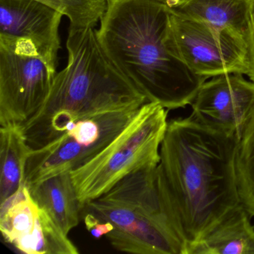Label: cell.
<instances>
[{
  "label": "cell",
  "instance_id": "1",
  "mask_svg": "<svg viewBox=\"0 0 254 254\" xmlns=\"http://www.w3.org/2000/svg\"><path fill=\"white\" fill-rule=\"evenodd\" d=\"M239 141L191 114L168 122L157 186L185 254L241 204L236 171Z\"/></svg>",
  "mask_w": 254,
  "mask_h": 254
},
{
  "label": "cell",
  "instance_id": "2",
  "mask_svg": "<svg viewBox=\"0 0 254 254\" xmlns=\"http://www.w3.org/2000/svg\"><path fill=\"white\" fill-rule=\"evenodd\" d=\"M107 2L96 32L111 62L149 102L168 111L191 105L207 79L169 51V7L159 0Z\"/></svg>",
  "mask_w": 254,
  "mask_h": 254
},
{
  "label": "cell",
  "instance_id": "3",
  "mask_svg": "<svg viewBox=\"0 0 254 254\" xmlns=\"http://www.w3.org/2000/svg\"><path fill=\"white\" fill-rule=\"evenodd\" d=\"M68 63L38 114L21 127L29 148H44L84 116L149 102L111 62L94 28L69 29Z\"/></svg>",
  "mask_w": 254,
  "mask_h": 254
},
{
  "label": "cell",
  "instance_id": "4",
  "mask_svg": "<svg viewBox=\"0 0 254 254\" xmlns=\"http://www.w3.org/2000/svg\"><path fill=\"white\" fill-rule=\"evenodd\" d=\"M157 166H147L127 175L81 209L112 224L114 229L106 237L118 251L185 254L162 202Z\"/></svg>",
  "mask_w": 254,
  "mask_h": 254
},
{
  "label": "cell",
  "instance_id": "5",
  "mask_svg": "<svg viewBox=\"0 0 254 254\" xmlns=\"http://www.w3.org/2000/svg\"><path fill=\"white\" fill-rule=\"evenodd\" d=\"M168 110L160 104L147 102L109 145L70 172L81 209L127 175L159 164Z\"/></svg>",
  "mask_w": 254,
  "mask_h": 254
},
{
  "label": "cell",
  "instance_id": "6",
  "mask_svg": "<svg viewBox=\"0 0 254 254\" xmlns=\"http://www.w3.org/2000/svg\"><path fill=\"white\" fill-rule=\"evenodd\" d=\"M144 105L99 111L74 122L57 139L30 153L25 167L26 187L72 172L91 160L131 123Z\"/></svg>",
  "mask_w": 254,
  "mask_h": 254
},
{
  "label": "cell",
  "instance_id": "7",
  "mask_svg": "<svg viewBox=\"0 0 254 254\" xmlns=\"http://www.w3.org/2000/svg\"><path fill=\"white\" fill-rule=\"evenodd\" d=\"M166 44L171 53L198 76L208 79L224 74L246 75L244 40L181 17L170 8Z\"/></svg>",
  "mask_w": 254,
  "mask_h": 254
},
{
  "label": "cell",
  "instance_id": "8",
  "mask_svg": "<svg viewBox=\"0 0 254 254\" xmlns=\"http://www.w3.org/2000/svg\"><path fill=\"white\" fill-rule=\"evenodd\" d=\"M57 72L36 56L0 47V126H23L44 106Z\"/></svg>",
  "mask_w": 254,
  "mask_h": 254
},
{
  "label": "cell",
  "instance_id": "9",
  "mask_svg": "<svg viewBox=\"0 0 254 254\" xmlns=\"http://www.w3.org/2000/svg\"><path fill=\"white\" fill-rule=\"evenodd\" d=\"M62 17L37 0H0V47L40 58L56 71Z\"/></svg>",
  "mask_w": 254,
  "mask_h": 254
},
{
  "label": "cell",
  "instance_id": "10",
  "mask_svg": "<svg viewBox=\"0 0 254 254\" xmlns=\"http://www.w3.org/2000/svg\"><path fill=\"white\" fill-rule=\"evenodd\" d=\"M0 230L7 245L21 254H77L71 242L26 186L0 203Z\"/></svg>",
  "mask_w": 254,
  "mask_h": 254
},
{
  "label": "cell",
  "instance_id": "11",
  "mask_svg": "<svg viewBox=\"0 0 254 254\" xmlns=\"http://www.w3.org/2000/svg\"><path fill=\"white\" fill-rule=\"evenodd\" d=\"M191 105L194 118L239 140L254 108V83L241 73L212 77Z\"/></svg>",
  "mask_w": 254,
  "mask_h": 254
},
{
  "label": "cell",
  "instance_id": "12",
  "mask_svg": "<svg viewBox=\"0 0 254 254\" xmlns=\"http://www.w3.org/2000/svg\"><path fill=\"white\" fill-rule=\"evenodd\" d=\"M171 11L201 22L245 41L254 11V0H178Z\"/></svg>",
  "mask_w": 254,
  "mask_h": 254
},
{
  "label": "cell",
  "instance_id": "13",
  "mask_svg": "<svg viewBox=\"0 0 254 254\" xmlns=\"http://www.w3.org/2000/svg\"><path fill=\"white\" fill-rule=\"evenodd\" d=\"M251 217L241 203L191 245L187 254H254Z\"/></svg>",
  "mask_w": 254,
  "mask_h": 254
},
{
  "label": "cell",
  "instance_id": "14",
  "mask_svg": "<svg viewBox=\"0 0 254 254\" xmlns=\"http://www.w3.org/2000/svg\"><path fill=\"white\" fill-rule=\"evenodd\" d=\"M35 203L47 211L66 234L79 224L81 205L70 172L28 186Z\"/></svg>",
  "mask_w": 254,
  "mask_h": 254
},
{
  "label": "cell",
  "instance_id": "15",
  "mask_svg": "<svg viewBox=\"0 0 254 254\" xmlns=\"http://www.w3.org/2000/svg\"><path fill=\"white\" fill-rule=\"evenodd\" d=\"M31 152L21 127H0V203L26 186L25 167Z\"/></svg>",
  "mask_w": 254,
  "mask_h": 254
},
{
  "label": "cell",
  "instance_id": "16",
  "mask_svg": "<svg viewBox=\"0 0 254 254\" xmlns=\"http://www.w3.org/2000/svg\"><path fill=\"white\" fill-rule=\"evenodd\" d=\"M236 171L241 203L254 216V108L238 143Z\"/></svg>",
  "mask_w": 254,
  "mask_h": 254
},
{
  "label": "cell",
  "instance_id": "17",
  "mask_svg": "<svg viewBox=\"0 0 254 254\" xmlns=\"http://www.w3.org/2000/svg\"><path fill=\"white\" fill-rule=\"evenodd\" d=\"M53 8L69 20V29L94 28L101 21L107 8V0H37Z\"/></svg>",
  "mask_w": 254,
  "mask_h": 254
},
{
  "label": "cell",
  "instance_id": "18",
  "mask_svg": "<svg viewBox=\"0 0 254 254\" xmlns=\"http://www.w3.org/2000/svg\"><path fill=\"white\" fill-rule=\"evenodd\" d=\"M84 221L87 231L96 239L106 236L114 229L111 223L99 219L88 212H85Z\"/></svg>",
  "mask_w": 254,
  "mask_h": 254
},
{
  "label": "cell",
  "instance_id": "19",
  "mask_svg": "<svg viewBox=\"0 0 254 254\" xmlns=\"http://www.w3.org/2000/svg\"><path fill=\"white\" fill-rule=\"evenodd\" d=\"M247 48V76L254 83V11L248 35L245 38Z\"/></svg>",
  "mask_w": 254,
  "mask_h": 254
},
{
  "label": "cell",
  "instance_id": "20",
  "mask_svg": "<svg viewBox=\"0 0 254 254\" xmlns=\"http://www.w3.org/2000/svg\"><path fill=\"white\" fill-rule=\"evenodd\" d=\"M159 1L166 4L169 7H172L178 2V0H159Z\"/></svg>",
  "mask_w": 254,
  "mask_h": 254
}]
</instances>
